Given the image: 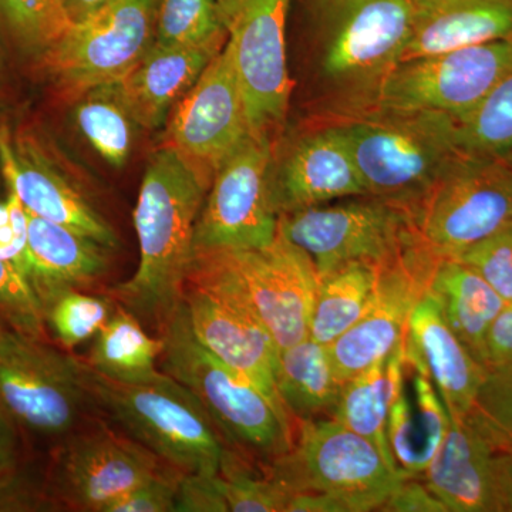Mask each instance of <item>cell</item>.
Here are the masks:
<instances>
[{"label":"cell","instance_id":"cell-33","mask_svg":"<svg viewBox=\"0 0 512 512\" xmlns=\"http://www.w3.org/2000/svg\"><path fill=\"white\" fill-rule=\"evenodd\" d=\"M457 144L467 156L505 157L512 150V72L480 104L457 117Z\"/></svg>","mask_w":512,"mask_h":512},{"label":"cell","instance_id":"cell-10","mask_svg":"<svg viewBox=\"0 0 512 512\" xmlns=\"http://www.w3.org/2000/svg\"><path fill=\"white\" fill-rule=\"evenodd\" d=\"M279 231L312 259L319 276L352 261L383 264L419 239L412 210L373 195L281 215Z\"/></svg>","mask_w":512,"mask_h":512},{"label":"cell","instance_id":"cell-49","mask_svg":"<svg viewBox=\"0 0 512 512\" xmlns=\"http://www.w3.org/2000/svg\"><path fill=\"white\" fill-rule=\"evenodd\" d=\"M504 158H507L508 163L512 165V150Z\"/></svg>","mask_w":512,"mask_h":512},{"label":"cell","instance_id":"cell-45","mask_svg":"<svg viewBox=\"0 0 512 512\" xmlns=\"http://www.w3.org/2000/svg\"><path fill=\"white\" fill-rule=\"evenodd\" d=\"M23 477L20 429L0 406V497Z\"/></svg>","mask_w":512,"mask_h":512},{"label":"cell","instance_id":"cell-25","mask_svg":"<svg viewBox=\"0 0 512 512\" xmlns=\"http://www.w3.org/2000/svg\"><path fill=\"white\" fill-rule=\"evenodd\" d=\"M107 268V248L99 242L28 212L26 279L42 308L59 293L93 284Z\"/></svg>","mask_w":512,"mask_h":512},{"label":"cell","instance_id":"cell-3","mask_svg":"<svg viewBox=\"0 0 512 512\" xmlns=\"http://www.w3.org/2000/svg\"><path fill=\"white\" fill-rule=\"evenodd\" d=\"M328 123L348 147L367 194L414 210L463 153L456 119L427 110L372 109Z\"/></svg>","mask_w":512,"mask_h":512},{"label":"cell","instance_id":"cell-6","mask_svg":"<svg viewBox=\"0 0 512 512\" xmlns=\"http://www.w3.org/2000/svg\"><path fill=\"white\" fill-rule=\"evenodd\" d=\"M87 386L138 443L183 474L218 476L228 446L194 393L161 372L143 383H119L86 363Z\"/></svg>","mask_w":512,"mask_h":512},{"label":"cell","instance_id":"cell-38","mask_svg":"<svg viewBox=\"0 0 512 512\" xmlns=\"http://www.w3.org/2000/svg\"><path fill=\"white\" fill-rule=\"evenodd\" d=\"M0 322L6 328L46 340L42 306L32 286L8 259L0 258Z\"/></svg>","mask_w":512,"mask_h":512},{"label":"cell","instance_id":"cell-42","mask_svg":"<svg viewBox=\"0 0 512 512\" xmlns=\"http://www.w3.org/2000/svg\"><path fill=\"white\" fill-rule=\"evenodd\" d=\"M0 258L8 259L20 274L28 271V211L13 192L0 204ZM28 281V279H26Z\"/></svg>","mask_w":512,"mask_h":512},{"label":"cell","instance_id":"cell-16","mask_svg":"<svg viewBox=\"0 0 512 512\" xmlns=\"http://www.w3.org/2000/svg\"><path fill=\"white\" fill-rule=\"evenodd\" d=\"M437 262L417 239L377 266L375 291L362 318L328 346L340 382L386 359L403 342L410 315L429 291Z\"/></svg>","mask_w":512,"mask_h":512},{"label":"cell","instance_id":"cell-41","mask_svg":"<svg viewBox=\"0 0 512 512\" xmlns=\"http://www.w3.org/2000/svg\"><path fill=\"white\" fill-rule=\"evenodd\" d=\"M476 409L501 436L512 440V363L485 370Z\"/></svg>","mask_w":512,"mask_h":512},{"label":"cell","instance_id":"cell-40","mask_svg":"<svg viewBox=\"0 0 512 512\" xmlns=\"http://www.w3.org/2000/svg\"><path fill=\"white\" fill-rule=\"evenodd\" d=\"M183 476L177 468H160L143 483L107 505L103 512H175V501Z\"/></svg>","mask_w":512,"mask_h":512},{"label":"cell","instance_id":"cell-5","mask_svg":"<svg viewBox=\"0 0 512 512\" xmlns=\"http://www.w3.org/2000/svg\"><path fill=\"white\" fill-rule=\"evenodd\" d=\"M187 284L221 293L247 309L281 350L309 338L318 271L281 231L265 248L195 252Z\"/></svg>","mask_w":512,"mask_h":512},{"label":"cell","instance_id":"cell-7","mask_svg":"<svg viewBox=\"0 0 512 512\" xmlns=\"http://www.w3.org/2000/svg\"><path fill=\"white\" fill-rule=\"evenodd\" d=\"M293 426L291 450L261 466L291 495L330 494L352 512L377 511L406 478L369 440L338 420H299Z\"/></svg>","mask_w":512,"mask_h":512},{"label":"cell","instance_id":"cell-13","mask_svg":"<svg viewBox=\"0 0 512 512\" xmlns=\"http://www.w3.org/2000/svg\"><path fill=\"white\" fill-rule=\"evenodd\" d=\"M274 147L249 136L218 168L194 231L195 252L268 247L279 232L269 195Z\"/></svg>","mask_w":512,"mask_h":512},{"label":"cell","instance_id":"cell-18","mask_svg":"<svg viewBox=\"0 0 512 512\" xmlns=\"http://www.w3.org/2000/svg\"><path fill=\"white\" fill-rule=\"evenodd\" d=\"M269 195L278 217L367 194L348 147L328 123L316 121L276 151Z\"/></svg>","mask_w":512,"mask_h":512},{"label":"cell","instance_id":"cell-24","mask_svg":"<svg viewBox=\"0 0 512 512\" xmlns=\"http://www.w3.org/2000/svg\"><path fill=\"white\" fill-rule=\"evenodd\" d=\"M400 62L512 37V0H414Z\"/></svg>","mask_w":512,"mask_h":512},{"label":"cell","instance_id":"cell-39","mask_svg":"<svg viewBox=\"0 0 512 512\" xmlns=\"http://www.w3.org/2000/svg\"><path fill=\"white\" fill-rule=\"evenodd\" d=\"M505 302H512V222L457 256Z\"/></svg>","mask_w":512,"mask_h":512},{"label":"cell","instance_id":"cell-19","mask_svg":"<svg viewBox=\"0 0 512 512\" xmlns=\"http://www.w3.org/2000/svg\"><path fill=\"white\" fill-rule=\"evenodd\" d=\"M183 301L201 345L286 412L276 389L281 349L271 332L247 309L210 289L187 284Z\"/></svg>","mask_w":512,"mask_h":512},{"label":"cell","instance_id":"cell-14","mask_svg":"<svg viewBox=\"0 0 512 512\" xmlns=\"http://www.w3.org/2000/svg\"><path fill=\"white\" fill-rule=\"evenodd\" d=\"M249 136L244 93L231 46L225 42L171 111L167 146L208 190L218 168Z\"/></svg>","mask_w":512,"mask_h":512},{"label":"cell","instance_id":"cell-17","mask_svg":"<svg viewBox=\"0 0 512 512\" xmlns=\"http://www.w3.org/2000/svg\"><path fill=\"white\" fill-rule=\"evenodd\" d=\"M160 468V458L134 439L109 430L72 434L57 451L45 490L55 508L103 512Z\"/></svg>","mask_w":512,"mask_h":512},{"label":"cell","instance_id":"cell-29","mask_svg":"<svg viewBox=\"0 0 512 512\" xmlns=\"http://www.w3.org/2000/svg\"><path fill=\"white\" fill-rule=\"evenodd\" d=\"M377 266L352 261L319 276L309 338L332 345L362 318L375 291Z\"/></svg>","mask_w":512,"mask_h":512},{"label":"cell","instance_id":"cell-9","mask_svg":"<svg viewBox=\"0 0 512 512\" xmlns=\"http://www.w3.org/2000/svg\"><path fill=\"white\" fill-rule=\"evenodd\" d=\"M90 402L86 362L47 340L9 328L0 332V406L20 430L66 439Z\"/></svg>","mask_w":512,"mask_h":512},{"label":"cell","instance_id":"cell-32","mask_svg":"<svg viewBox=\"0 0 512 512\" xmlns=\"http://www.w3.org/2000/svg\"><path fill=\"white\" fill-rule=\"evenodd\" d=\"M386 372L389 380L387 440L390 450L404 476L423 478L426 470L423 439L414 416L412 396L407 387L409 376L404 360V342L387 357Z\"/></svg>","mask_w":512,"mask_h":512},{"label":"cell","instance_id":"cell-28","mask_svg":"<svg viewBox=\"0 0 512 512\" xmlns=\"http://www.w3.org/2000/svg\"><path fill=\"white\" fill-rule=\"evenodd\" d=\"M163 339L148 335L133 313L117 306L106 325L94 336L87 365L119 383H143L160 375L156 362Z\"/></svg>","mask_w":512,"mask_h":512},{"label":"cell","instance_id":"cell-8","mask_svg":"<svg viewBox=\"0 0 512 512\" xmlns=\"http://www.w3.org/2000/svg\"><path fill=\"white\" fill-rule=\"evenodd\" d=\"M421 247L456 259L512 222V165L504 157L463 154L413 210Z\"/></svg>","mask_w":512,"mask_h":512},{"label":"cell","instance_id":"cell-30","mask_svg":"<svg viewBox=\"0 0 512 512\" xmlns=\"http://www.w3.org/2000/svg\"><path fill=\"white\" fill-rule=\"evenodd\" d=\"M387 357L343 382L333 419L369 440L380 451L389 467L396 473H402L394 461L389 440H387V413H389Z\"/></svg>","mask_w":512,"mask_h":512},{"label":"cell","instance_id":"cell-11","mask_svg":"<svg viewBox=\"0 0 512 512\" xmlns=\"http://www.w3.org/2000/svg\"><path fill=\"white\" fill-rule=\"evenodd\" d=\"M252 136L275 144L284 128L293 83L288 64L289 9L292 0H217Z\"/></svg>","mask_w":512,"mask_h":512},{"label":"cell","instance_id":"cell-1","mask_svg":"<svg viewBox=\"0 0 512 512\" xmlns=\"http://www.w3.org/2000/svg\"><path fill=\"white\" fill-rule=\"evenodd\" d=\"M318 121L372 109L412 36L414 0H311Z\"/></svg>","mask_w":512,"mask_h":512},{"label":"cell","instance_id":"cell-22","mask_svg":"<svg viewBox=\"0 0 512 512\" xmlns=\"http://www.w3.org/2000/svg\"><path fill=\"white\" fill-rule=\"evenodd\" d=\"M224 45L163 46L154 43L140 62L110 87L134 123L156 130L168 120L171 111L190 92Z\"/></svg>","mask_w":512,"mask_h":512},{"label":"cell","instance_id":"cell-36","mask_svg":"<svg viewBox=\"0 0 512 512\" xmlns=\"http://www.w3.org/2000/svg\"><path fill=\"white\" fill-rule=\"evenodd\" d=\"M46 329L63 349H73L94 338L113 315V299L69 289L42 308Z\"/></svg>","mask_w":512,"mask_h":512},{"label":"cell","instance_id":"cell-4","mask_svg":"<svg viewBox=\"0 0 512 512\" xmlns=\"http://www.w3.org/2000/svg\"><path fill=\"white\" fill-rule=\"evenodd\" d=\"M160 338L163 372L197 396L231 450L259 466L291 450L295 426L289 414L201 345L184 301L160 329Z\"/></svg>","mask_w":512,"mask_h":512},{"label":"cell","instance_id":"cell-35","mask_svg":"<svg viewBox=\"0 0 512 512\" xmlns=\"http://www.w3.org/2000/svg\"><path fill=\"white\" fill-rule=\"evenodd\" d=\"M217 483L231 512H286L291 498L264 468L255 473L251 460L231 448L222 461Z\"/></svg>","mask_w":512,"mask_h":512},{"label":"cell","instance_id":"cell-27","mask_svg":"<svg viewBox=\"0 0 512 512\" xmlns=\"http://www.w3.org/2000/svg\"><path fill=\"white\" fill-rule=\"evenodd\" d=\"M342 384L322 343L308 338L279 353L276 389L293 423L333 419Z\"/></svg>","mask_w":512,"mask_h":512},{"label":"cell","instance_id":"cell-23","mask_svg":"<svg viewBox=\"0 0 512 512\" xmlns=\"http://www.w3.org/2000/svg\"><path fill=\"white\" fill-rule=\"evenodd\" d=\"M406 339L426 366L448 416L461 419L473 412L485 369L457 338L429 291L414 306Z\"/></svg>","mask_w":512,"mask_h":512},{"label":"cell","instance_id":"cell-15","mask_svg":"<svg viewBox=\"0 0 512 512\" xmlns=\"http://www.w3.org/2000/svg\"><path fill=\"white\" fill-rule=\"evenodd\" d=\"M512 72V37L399 62L376 106L464 116Z\"/></svg>","mask_w":512,"mask_h":512},{"label":"cell","instance_id":"cell-48","mask_svg":"<svg viewBox=\"0 0 512 512\" xmlns=\"http://www.w3.org/2000/svg\"><path fill=\"white\" fill-rule=\"evenodd\" d=\"M113 0H62L64 12L70 22L80 23L92 18L104 6L109 5Z\"/></svg>","mask_w":512,"mask_h":512},{"label":"cell","instance_id":"cell-37","mask_svg":"<svg viewBox=\"0 0 512 512\" xmlns=\"http://www.w3.org/2000/svg\"><path fill=\"white\" fill-rule=\"evenodd\" d=\"M0 19L23 46L42 55L72 26L62 0H0Z\"/></svg>","mask_w":512,"mask_h":512},{"label":"cell","instance_id":"cell-43","mask_svg":"<svg viewBox=\"0 0 512 512\" xmlns=\"http://www.w3.org/2000/svg\"><path fill=\"white\" fill-rule=\"evenodd\" d=\"M175 512H228L217 476L184 474L178 488Z\"/></svg>","mask_w":512,"mask_h":512},{"label":"cell","instance_id":"cell-44","mask_svg":"<svg viewBox=\"0 0 512 512\" xmlns=\"http://www.w3.org/2000/svg\"><path fill=\"white\" fill-rule=\"evenodd\" d=\"M382 512H448L443 501L427 487L423 478L406 477L387 497Z\"/></svg>","mask_w":512,"mask_h":512},{"label":"cell","instance_id":"cell-46","mask_svg":"<svg viewBox=\"0 0 512 512\" xmlns=\"http://www.w3.org/2000/svg\"><path fill=\"white\" fill-rule=\"evenodd\" d=\"M512 363V302L505 303L485 338L484 367L511 365Z\"/></svg>","mask_w":512,"mask_h":512},{"label":"cell","instance_id":"cell-2","mask_svg":"<svg viewBox=\"0 0 512 512\" xmlns=\"http://www.w3.org/2000/svg\"><path fill=\"white\" fill-rule=\"evenodd\" d=\"M207 191L168 146L151 157L141 181L134 208L140 262L136 274L110 295L158 330L183 301L195 256V224Z\"/></svg>","mask_w":512,"mask_h":512},{"label":"cell","instance_id":"cell-31","mask_svg":"<svg viewBox=\"0 0 512 512\" xmlns=\"http://www.w3.org/2000/svg\"><path fill=\"white\" fill-rule=\"evenodd\" d=\"M74 121L80 133L111 167L121 168L127 163L136 123L110 86L79 97Z\"/></svg>","mask_w":512,"mask_h":512},{"label":"cell","instance_id":"cell-21","mask_svg":"<svg viewBox=\"0 0 512 512\" xmlns=\"http://www.w3.org/2000/svg\"><path fill=\"white\" fill-rule=\"evenodd\" d=\"M0 167L10 192L30 214L74 229L107 249L119 245L109 222L79 190L35 150L13 143L3 127H0Z\"/></svg>","mask_w":512,"mask_h":512},{"label":"cell","instance_id":"cell-47","mask_svg":"<svg viewBox=\"0 0 512 512\" xmlns=\"http://www.w3.org/2000/svg\"><path fill=\"white\" fill-rule=\"evenodd\" d=\"M495 512H512V443L501 437L493 460Z\"/></svg>","mask_w":512,"mask_h":512},{"label":"cell","instance_id":"cell-20","mask_svg":"<svg viewBox=\"0 0 512 512\" xmlns=\"http://www.w3.org/2000/svg\"><path fill=\"white\" fill-rule=\"evenodd\" d=\"M498 448L497 431L476 407L461 419L450 417L423 481L448 512H495L493 460Z\"/></svg>","mask_w":512,"mask_h":512},{"label":"cell","instance_id":"cell-34","mask_svg":"<svg viewBox=\"0 0 512 512\" xmlns=\"http://www.w3.org/2000/svg\"><path fill=\"white\" fill-rule=\"evenodd\" d=\"M227 42L217 0H157L156 40L163 46Z\"/></svg>","mask_w":512,"mask_h":512},{"label":"cell","instance_id":"cell-12","mask_svg":"<svg viewBox=\"0 0 512 512\" xmlns=\"http://www.w3.org/2000/svg\"><path fill=\"white\" fill-rule=\"evenodd\" d=\"M156 12L157 0H113L73 23L43 53L50 76L76 99L120 82L154 45Z\"/></svg>","mask_w":512,"mask_h":512},{"label":"cell","instance_id":"cell-51","mask_svg":"<svg viewBox=\"0 0 512 512\" xmlns=\"http://www.w3.org/2000/svg\"><path fill=\"white\" fill-rule=\"evenodd\" d=\"M503 439H504L505 441H508V443H512V440L505 439V437H503Z\"/></svg>","mask_w":512,"mask_h":512},{"label":"cell","instance_id":"cell-50","mask_svg":"<svg viewBox=\"0 0 512 512\" xmlns=\"http://www.w3.org/2000/svg\"><path fill=\"white\" fill-rule=\"evenodd\" d=\"M5 328H6V326H5V325H3V323H2V322H0V332H2V330H3V329H5Z\"/></svg>","mask_w":512,"mask_h":512},{"label":"cell","instance_id":"cell-26","mask_svg":"<svg viewBox=\"0 0 512 512\" xmlns=\"http://www.w3.org/2000/svg\"><path fill=\"white\" fill-rule=\"evenodd\" d=\"M429 292L439 302L457 338L484 367L485 338L507 302L476 271L457 259L437 262Z\"/></svg>","mask_w":512,"mask_h":512}]
</instances>
